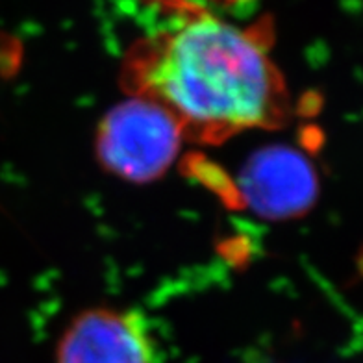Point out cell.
<instances>
[{
    "label": "cell",
    "instance_id": "6da1fadb",
    "mask_svg": "<svg viewBox=\"0 0 363 363\" xmlns=\"http://www.w3.org/2000/svg\"><path fill=\"white\" fill-rule=\"evenodd\" d=\"M134 95L158 102L184 134L223 141L287 117L286 84L258 28H243L196 6L139 41L126 60Z\"/></svg>",
    "mask_w": 363,
    "mask_h": 363
},
{
    "label": "cell",
    "instance_id": "7a4b0ae2",
    "mask_svg": "<svg viewBox=\"0 0 363 363\" xmlns=\"http://www.w3.org/2000/svg\"><path fill=\"white\" fill-rule=\"evenodd\" d=\"M184 130L158 102L134 95L113 106L96 132V154L115 177L150 182L177 160Z\"/></svg>",
    "mask_w": 363,
    "mask_h": 363
},
{
    "label": "cell",
    "instance_id": "3957f363",
    "mask_svg": "<svg viewBox=\"0 0 363 363\" xmlns=\"http://www.w3.org/2000/svg\"><path fill=\"white\" fill-rule=\"evenodd\" d=\"M317 174L298 150L269 147L256 152L241 172L245 204L267 219L301 216L315 202Z\"/></svg>",
    "mask_w": 363,
    "mask_h": 363
},
{
    "label": "cell",
    "instance_id": "277c9868",
    "mask_svg": "<svg viewBox=\"0 0 363 363\" xmlns=\"http://www.w3.org/2000/svg\"><path fill=\"white\" fill-rule=\"evenodd\" d=\"M56 363H158L147 328L132 313L89 310L71 323Z\"/></svg>",
    "mask_w": 363,
    "mask_h": 363
}]
</instances>
